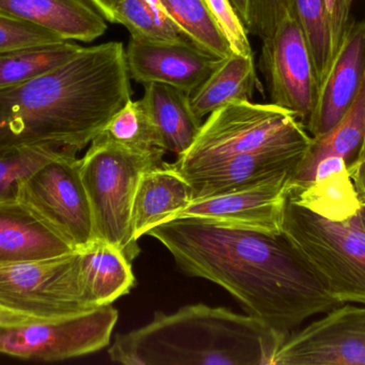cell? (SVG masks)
Here are the masks:
<instances>
[{
    "label": "cell",
    "mask_w": 365,
    "mask_h": 365,
    "mask_svg": "<svg viewBox=\"0 0 365 365\" xmlns=\"http://www.w3.org/2000/svg\"><path fill=\"white\" fill-rule=\"evenodd\" d=\"M0 309L38 321L93 310L83 298L78 252L0 264Z\"/></svg>",
    "instance_id": "52a82bcc"
},
{
    "label": "cell",
    "mask_w": 365,
    "mask_h": 365,
    "mask_svg": "<svg viewBox=\"0 0 365 365\" xmlns=\"http://www.w3.org/2000/svg\"><path fill=\"white\" fill-rule=\"evenodd\" d=\"M143 86V101L160 131L165 149L182 156L191 147L203 124L191 107L190 94L167 84Z\"/></svg>",
    "instance_id": "44dd1931"
},
{
    "label": "cell",
    "mask_w": 365,
    "mask_h": 365,
    "mask_svg": "<svg viewBox=\"0 0 365 365\" xmlns=\"http://www.w3.org/2000/svg\"><path fill=\"white\" fill-rule=\"evenodd\" d=\"M76 251L83 298L90 308L113 304L134 287L132 263L115 246L96 239Z\"/></svg>",
    "instance_id": "ffe728a7"
},
{
    "label": "cell",
    "mask_w": 365,
    "mask_h": 365,
    "mask_svg": "<svg viewBox=\"0 0 365 365\" xmlns=\"http://www.w3.org/2000/svg\"><path fill=\"white\" fill-rule=\"evenodd\" d=\"M119 319L111 304L55 321H34L0 330V355L55 362L108 346Z\"/></svg>",
    "instance_id": "9c48e42d"
},
{
    "label": "cell",
    "mask_w": 365,
    "mask_h": 365,
    "mask_svg": "<svg viewBox=\"0 0 365 365\" xmlns=\"http://www.w3.org/2000/svg\"><path fill=\"white\" fill-rule=\"evenodd\" d=\"M90 1L102 13L103 16H104L107 21L113 23V11H115V6H117L119 0H90Z\"/></svg>",
    "instance_id": "d590c367"
},
{
    "label": "cell",
    "mask_w": 365,
    "mask_h": 365,
    "mask_svg": "<svg viewBox=\"0 0 365 365\" xmlns=\"http://www.w3.org/2000/svg\"><path fill=\"white\" fill-rule=\"evenodd\" d=\"M349 174L357 190L358 196L361 201L362 207H365V137L359 150L353 159L349 161Z\"/></svg>",
    "instance_id": "836d02e7"
},
{
    "label": "cell",
    "mask_w": 365,
    "mask_h": 365,
    "mask_svg": "<svg viewBox=\"0 0 365 365\" xmlns=\"http://www.w3.org/2000/svg\"><path fill=\"white\" fill-rule=\"evenodd\" d=\"M83 46L60 40L0 51V89L36 79L74 57Z\"/></svg>",
    "instance_id": "d4e9b609"
},
{
    "label": "cell",
    "mask_w": 365,
    "mask_h": 365,
    "mask_svg": "<svg viewBox=\"0 0 365 365\" xmlns=\"http://www.w3.org/2000/svg\"><path fill=\"white\" fill-rule=\"evenodd\" d=\"M147 235L170 252L184 274L225 289L284 341L311 317L344 304L326 291L282 233L185 218Z\"/></svg>",
    "instance_id": "6da1fadb"
},
{
    "label": "cell",
    "mask_w": 365,
    "mask_h": 365,
    "mask_svg": "<svg viewBox=\"0 0 365 365\" xmlns=\"http://www.w3.org/2000/svg\"><path fill=\"white\" fill-rule=\"evenodd\" d=\"M94 139L147 156L158 163H163L167 154L160 131L143 99H130Z\"/></svg>",
    "instance_id": "603a6c76"
},
{
    "label": "cell",
    "mask_w": 365,
    "mask_h": 365,
    "mask_svg": "<svg viewBox=\"0 0 365 365\" xmlns=\"http://www.w3.org/2000/svg\"><path fill=\"white\" fill-rule=\"evenodd\" d=\"M293 0H249L248 14L245 21L249 34L262 41L270 38L279 24L292 14Z\"/></svg>",
    "instance_id": "4dcf8cb0"
},
{
    "label": "cell",
    "mask_w": 365,
    "mask_h": 365,
    "mask_svg": "<svg viewBox=\"0 0 365 365\" xmlns=\"http://www.w3.org/2000/svg\"><path fill=\"white\" fill-rule=\"evenodd\" d=\"M125 58L130 79L137 83L167 84L189 94L225 59L190 40L153 42L134 38L130 39Z\"/></svg>",
    "instance_id": "4fadbf2b"
},
{
    "label": "cell",
    "mask_w": 365,
    "mask_h": 365,
    "mask_svg": "<svg viewBox=\"0 0 365 365\" xmlns=\"http://www.w3.org/2000/svg\"><path fill=\"white\" fill-rule=\"evenodd\" d=\"M331 36L332 55H336L351 26L354 0H324Z\"/></svg>",
    "instance_id": "d6a6232c"
},
{
    "label": "cell",
    "mask_w": 365,
    "mask_h": 365,
    "mask_svg": "<svg viewBox=\"0 0 365 365\" xmlns=\"http://www.w3.org/2000/svg\"><path fill=\"white\" fill-rule=\"evenodd\" d=\"M60 40L47 30L0 12V51Z\"/></svg>",
    "instance_id": "1f68e13d"
},
{
    "label": "cell",
    "mask_w": 365,
    "mask_h": 365,
    "mask_svg": "<svg viewBox=\"0 0 365 365\" xmlns=\"http://www.w3.org/2000/svg\"><path fill=\"white\" fill-rule=\"evenodd\" d=\"M34 321H32L27 317L21 316V315L0 309V330L4 328L19 327V326L27 325V324L34 323Z\"/></svg>",
    "instance_id": "e575fe53"
},
{
    "label": "cell",
    "mask_w": 365,
    "mask_h": 365,
    "mask_svg": "<svg viewBox=\"0 0 365 365\" xmlns=\"http://www.w3.org/2000/svg\"><path fill=\"white\" fill-rule=\"evenodd\" d=\"M365 75V21L351 24L329 72L319 87L317 107L306 129L313 139L329 132L357 96Z\"/></svg>",
    "instance_id": "9a60e30c"
},
{
    "label": "cell",
    "mask_w": 365,
    "mask_h": 365,
    "mask_svg": "<svg viewBox=\"0 0 365 365\" xmlns=\"http://www.w3.org/2000/svg\"><path fill=\"white\" fill-rule=\"evenodd\" d=\"M231 1L245 24L247 19V14H248L249 0H231Z\"/></svg>",
    "instance_id": "8d00e7d4"
},
{
    "label": "cell",
    "mask_w": 365,
    "mask_h": 365,
    "mask_svg": "<svg viewBox=\"0 0 365 365\" xmlns=\"http://www.w3.org/2000/svg\"><path fill=\"white\" fill-rule=\"evenodd\" d=\"M287 199L336 222L349 220L362 209L347 162L338 156L319 161L304 181H291Z\"/></svg>",
    "instance_id": "e0dca14e"
},
{
    "label": "cell",
    "mask_w": 365,
    "mask_h": 365,
    "mask_svg": "<svg viewBox=\"0 0 365 365\" xmlns=\"http://www.w3.org/2000/svg\"><path fill=\"white\" fill-rule=\"evenodd\" d=\"M192 201V186L173 164L163 162L143 171L133 203L135 239L147 235L153 227L173 220Z\"/></svg>",
    "instance_id": "d6986e66"
},
{
    "label": "cell",
    "mask_w": 365,
    "mask_h": 365,
    "mask_svg": "<svg viewBox=\"0 0 365 365\" xmlns=\"http://www.w3.org/2000/svg\"><path fill=\"white\" fill-rule=\"evenodd\" d=\"M364 137L365 75L353 104L329 132L313 139L312 146L291 181L302 182L308 179L315 165L327 156H342L349 164L359 150Z\"/></svg>",
    "instance_id": "cb8c5ba5"
},
{
    "label": "cell",
    "mask_w": 365,
    "mask_h": 365,
    "mask_svg": "<svg viewBox=\"0 0 365 365\" xmlns=\"http://www.w3.org/2000/svg\"><path fill=\"white\" fill-rule=\"evenodd\" d=\"M292 15L297 21L314 64L319 87L334 61L331 36L324 0H293Z\"/></svg>",
    "instance_id": "83f0119b"
},
{
    "label": "cell",
    "mask_w": 365,
    "mask_h": 365,
    "mask_svg": "<svg viewBox=\"0 0 365 365\" xmlns=\"http://www.w3.org/2000/svg\"><path fill=\"white\" fill-rule=\"evenodd\" d=\"M64 151L68 150L45 146L0 147V201L17 199L21 181L41 165Z\"/></svg>",
    "instance_id": "f1b7e54d"
},
{
    "label": "cell",
    "mask_w": 365,
    "mask_h": 365,
    "mask_svg": "<svg viewBox=\"0 0 365 365\" xmlns=\"http://www.w3.org/2000/svg\"><path fill=\"white\" fill-rule=\"evenodd\" d=\"M282 234L328 294L341 304L365 306V229L360 212L336 222L287 199Z\"/></svg>",
    "instance_id": "5b68a950"
},
{
    "label": "cell",
    "mask_w": 365,
    "mask_h": 365,
    "mask_svg": "<svg viewBox=\"0 0 365 365\" xmlns=\"http://www.w3.org/2000/svg\"><path fill=\"white\" fill-rule=\"evenodd\" d=\"M132 94L121 42L83 47L53 70L0 89V147L81 151Z\"/></svg>",
    "instance_id": "7a4b0ae2"
},
{
    "label": "cell",
    "mask_w": 365,
    "mask_h": 365,
    "mask_svg": "<svg viewBox=\"0 0 365 365\" xmlns=\"http://www.w3.org/2000/svg\"><path fill=\"white\" fill-rule=\"evenodd\" d=\"M262 42V72L272 104L287 109L307 126L317 107L319 84L297 21L287 15Z\"/></svg>",
    "instance_id": "30bf717a"
},
{
    "label": "cell",
    "mask_w": 365,
    "mask_h": 365,
    "mask_svg": "<svg viewBox=\"0 0 365 365\" xmlns=\"http://www.w3.org/2000/svg\"><path fill=\"white\" fill-rule=\"evenodd\" d=\"M360 214H361L362 216V221H364V225L365 229V207H362L361 211H360Z\"/></svg>",
    "instance_id": "74e56055"
},
{
    "label": "cell",
    "mask_w": 365,
    "mask_h": 365,
    "mask_svg": "<svg viewBox=\"0 0 365 365\" xmlns=\"http://www.w3.org/2000/svg\"><path fill=\"white\" fill-rule=\"evenodd\" d=\"M283 342L250 315L199 304L117 334L108 355L125 365H270Z\"/></svg>",
    "instance_id": "3957f363"
},
{
    "label": "cell",
    "mask_w": 365,
    "mask_h": 365,
    "mask_svg": "<svg viewBox=\"0 0 365 365\" xmlns=\"http://www.w3.org/2000/svg\"><path fill=\"white\" fill-rule=\"evenodd\" d=\"M77 152L64 151L21 181L17 201L75 250L96 240L89 197Z\"/></svg>",
    "instance_id": "ba28073f"
},
{
    "label": "cell",
    "mask_w": 365,
    "mask_h": 365,
    "mask_svg": "<svg viewBox=\"0 0 365 365\" xmlns=\"http://www.w3.org/2000/svg\"><path fill=\"white\" fill-rule=\"evenodd\" d=\"M160 2L170 21L191 42L220 58H227L233 53L204 0H160Z\"/></svg>",
    "instance_id": "484cf974"
},
{
    "label": "cell",
    "mask_w": 365,
    "mask_h": 365,
    "mask_svg": "<svg viewBox=\"0 0 365 365\" xmlns=\"http://www.w3.org/2000/svg\"><path fill=\"white\" fill-rule=\"evenodd\" d=\"M270 365H365V306L342 304L300 328Z\"/></svg>",
    "instance_id": "8fae6325"
},
{
    "label": "cell",
    "mask_w": 365,
    "mask_h": 365,
    "mask_svg": "<svg viewBox=\"0 0 365 365\" xmlns=\"http://www.w3.org/2000/svg\"><path fill=\"white\" fill-rule=\"evenodd\" d=\"M0 12L62 40L92 42L108 28L90 0H0Z\"/></svg>",
    "instance_id": "2e32d148"
},
{
    "label": "cell",
    "mask_w": 365,
    "mask_h": 365,
    "mask_svg": "<svg viewBox=\"0 0 365 365\" xmlns=\"http://www.w3.org/2000/svg\"><path fill=\"white\" fill-rule=\"evenodd\" d=\"M113 23L128 28L130 38L153 42L189 40L165 12L160 0H119Z\"/></svg>",
    "instance_id": "4316f807"
},
{
    "label": "cell",
    "mask_w": 365,
    "mask_h": 365,
    "mask_svg": "<svg viewBox=\"0 0 365 365\" xmlns=\"http://www.w3.org/2000/svg\"><path fill=\"white\" fill-rule=\"evenodd\" d=\"M312 144L306 126L287 109L237 101L208 115L191 147L171 164L185 176L240 154Z\"/></svg>",
    "instance_id": "277c9868"
},
{
    "label": "cell",
    "mask_w": 365,
    "mask_h": 365,
    "mask_svg": "<svg viewBox=\"0 0 365 365\" xmlns=\"http://www.w3.org/2000/svg\"><path fill=\"white\" fill-rule=\"evenodd\" d=\"M215 23L227 39L232 51L252 57L253 49L248 30L231 0H204Z\"/></svg>",
    "instance_id": "f546056e"
},
{
    "label": "cell",
    "mask_w": 365,
    "mask_h": 365,
    "mask_svg": "<svg viewBox=\"0 0 365 365\" xmlns=\"http://www.w3.org/2000/svg\"><path fill=\"white\" fill-rule=\"evenodd\" d=\"M257 90H262V86L255 70V56L232 53L190 94V104L195 115L203 119L227 103L251 101Z\"/></svg>",
    "instance_id": "7402d4cb"
},
{
    "label": "cell",
    "mask_w": 365,
    "mask_h": 365,
    "mask_svg": "<svg viewBox=\"0 0 365 365\" xmlns=\"http://www.w3.org/2000/svg\"><path fill=\"white\" fill-rule=\"evenodd\" d=\"M81 160L96 239L115 246L133 263L140 254L132 229L137 184L143 171L162 163L96 139Z\"/></svg>",
    "instance_id": "8992f818"
},
{
    "label": "cell",
    "mask_w": 365,
    "mask_h": 365,
    "mask_svg": "<svg viewBox=\"0 0 365 365\" xmlns=\"http://www.w3.org/2000/svg\"><path fill=\"white\" fill-rule=\"evenodd\" d=\"M74 251L21 201H0V264L53 259Z\"/></svg>",
    "instance_id": "ac0fdd59"
},
{
    "label": "cell",
    "mask_w": 365,
    "mask_h": 365,
    "mask_svg": "<svg viewBox=\"0 0 365 365\" xmlns=\"http://www.w3.org/2000/svg\"><path fill=\"white\" fill-rule=\"evenodd\" d=\"M310 148H269L227 159L207 169L185 175L193 199L257 186L283 174H295Z\"/></svg>",
    "instance_id": "5bb4252c"
},
{
    "label": "cell",
    "mask_w": 365,
    "mask_h": 365,
    "mask_svg": "<svg viewBox=\"0 0 365 365\" xmlns=\"http://www.w3.org/2000/svg\"><path fill=\"white\" fill-rule=\"evenodd\" d=\"M294 175L283 174L257 186L193 199L175 219H200L264 233L281 234L287 192Z\"/></svg>",
    "instance_id": "7c38bea8"
}]
</instances>
